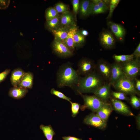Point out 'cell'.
Segmentation results:
<instances>
[{"label":"cell","mask_w":140,"mask_h":140,"mask_svg":"<svg viewBox=\"0 0 140 140\" xmlns=\"http://www.w3.org/2000/svg\"><path fill=\"white\" fill-rule=\"evenodd\" d=\"M60 16L54 7L47 9L45 12V17L46 21L51 20Z\"/></svg>","instance_id":"27"},{"label":"cell","mask_w":140,"mask_h":140,"mask_svg":"<svg viewBox=\"0 0 140 140\" xmlns=\"http://www.w3.org/2000/svg\"><path fill=\"white\" fill-rule=\"evenodd\" d=\"M99 39L100 44L106 49H111L115 47L116 43L115 37L109 30H102L99 34Z\"/></svg>","instance_id":"6"},{"label":"cell","mask_w":140,"mask_h":140,"mask_svg":"<svg viewBox=\"0 0 140 140\" xmlns=\"http://www.w3.org/2000/svg\"><path fill=\"white\" fill-rule=\"evenodd\" d=\"M113 86L116 90L126 95H132L138 93L135 88L134 79L125 75L116 82Z\"/></svg>","instance_id":"3"},{"label":"cell","mask_w":140,"mask_h":140,"mask_svg":"<svg viewBox=\"0 0 140 140\" xmlns=\"http://www.w3.org/2000/svg\"><path fill=\"white\" fill-rule=\"evenodd\" d=\"M72 3L74 13L76 15L79 10V0H73L72 1Z\"/></svg>","instance_id":"36"},{"label":"cell","mask_w":140,"mask_h":140,"mask_svg":"<svg viewBox=\"0 0 140 140\" xmlns=\"http://www.w3.org/2000/svg\"><path fill=\"white\" fill-rule=\"evenodd\" d=\"M69 28L61 27L52 31L54 38L63 42L67 37Z\"/></svg>","instance_id":"21"},{"label":"cell","mask_w":140,"mask_h":140,"mask_svg":"<svg viewBox=\"0 0 140 140\" xmlns=\"http://www.w3.org/2000/svg\"><path fill=\"white\" fill-rule=\"evenodd\" d=\"M107 24L115 37L120 42H122L126 33V31L124 27L120 24L110 21H108Z\"/></svg>","instance_id":"9"},{"label":"cell","mask_w":140,"mask_h":140,"mask_svg":"<svg viewBox=\"0 0 140 140\" xmlns=\"http://www.w3.org/2000/svg\"><path fill=\"white\" fill-rule=\"evenodd\" d=\"M112 95L114 98L117 100H129L126 94L121 92H113Z\"/></svg>","instance_id":"32"},{"label":"cell","mask_w":140,"mask_h":140,"mask_svg":"<svg viewBox=\"0 0 140 140\" xmlns=\"http://www.w3.org/2000/svg\"><path fill=\"white\" fill-rule=\"evenodd\" d=\"M84 123L100 129H104L106 126V122L101 119L96 114H90L87 116L84 120Z\"/></svg>","instance_id":"12"},{"label":"cell","mask_w":140,"mask_h":140,"mask_svg":"<svg viewBox=\"0 0 140 140\" xmlns=\"http://www.w3.org/2000/svg\"><path fill=\"white\" fill-rule=\"evenodd\" d=\"M78 31V28L76 25L70 27L69 30L67 37L63 42L72 52L76 47L74 41L73 37Z\"/></svg>","instance_id":"15"},{"label":"cell","mask_w":140,"mask_h":140,"mask_svg":"<svg viewBox=\"0 0 140 140\" xmlns=\"http://www.w3.org/2000/svg\"><path fill=\"white\" fill-rule=\"evenodd\" d=\"M106 12L101 9L96 4L93 3L91 1L89 8L90 15L98 14L104 13Z\"/></svg>","instance_id":"28"},{"label":"cell","mask_w":140,"mask_h":140,"mask_svg":"<svg viewBox=\"0 0 140 140\" xmlns=\"http://www.w3.org/2000/svg\"><path fill=\"white\" fill-rule=\"evenodd\" d=\"M46 26L47 29L51 31L61 27L60 16L46 21Z\"/></svg>","instance_id":"23"},{"label":"cell","mask_w":140,"mask_h":140,"mask_svg":"<svg viewBox=\"0 0 140 140\" xmlns=\"http://www.w3.org/2000/svg\"><path fill=\"white\" fill-rule=\"evenodd\" d=\"M112 111L111 106L107 103L96 112V114L102 120L106 122Z\"/></svg>","instance_id":"20"},{"label":"cell","mask_w":140,"mask_h":140,"mask_svg":"<svg viewBox=\"0 0 140 140\" xmlns=\"http://www.w3.org/2000/svg\"><path fill=\"white\" fill-rule=\"evenodd\" d=\"M135 87V89L138 93L140 92V80L136 78L134 79Z\"/></svg>","instance_id":"39"},{"label":"cell","mask_w":140,"mask_h":140,"mask_svg":"<svg viewBox=\"0 0 140 140\" xmlns=\"http://www.w3.org/2000/svg\"><path fill=\"white\" fill-rule=\"evenodd\" d=\"M25 72L22 69L18 68L13 70L10 78L12 85L14 87H18Z\"/></svg>","instance_id":"18"},{"label":"cell","mask_w":140,"mask_h":140,"mask_svg":"<svg viewBox=\"0 0 140 140\" xmlns=\"http://www.w3.org/2000/svg\"><path fill=\"white\" fill-rule=\"evenodd\" d=\"M54 8L59 13H62L69 11L68 6L62 3H59L56 4Z\"/></svg>","instance_id":"30"},{"label":"cell","mask_w":140,"mask_h":140,"mask_svg":"<svg viewBox=\"0 0 140 140\" xmlns=\"http://www.w3.org/2000/svg\"><path fill=\"white\" fill-rule=\"evenodd\" d=\"M28 92L27 89L13 87L10 89L8 94L10 97L19 99L24 97Z\"/></svg>","instance_id":"19"},{"label":"cell","mask_w":140,"mask_h":140,"mask_svg":"<svg viewBox=\"0 0 140 140\" xmlns=\"http://www.w3.org/2000/svg\"><path fill=\"white\" fill-rule=\"evenodd\" d=\"M96 69L98 73L104 79L109 80L111 74V64L103 60H100L96 65Z\"/></svg>","instance_id":"10"},{"label":"cell","mask_w":140,"mask_h":140,"mask_svg":"<svg viewBox=\"0 0 140 140\" xmlns=\"http://www.w3.org/2000/svg\"><path fill=\"white\" fill-rule=\"evenodd\" d=\"M80 32L81 34L84 36L85 37L87 36L89 34L88 32L85 30H83Z\"/></svg>","instance_id":"42"},{"label":"cell","mask_w":140,"mask_h":140,"mask_svg":"<svg viewBox=\"0 0 140 140\" xmlns=\"http://www.w3.org/2000/svg\"><path fill=\"white\" fill-rule=\"evenodd\" d=\"M84 101V104L82 109L88 108L93 112H96L107 103L95 96L82 95Z\"/></svg>","instance_id":"5"},{"label":"cell","mask_w":140,"mask_h":140,"mask_svg":"<svg viewBox=\"0 0 140 140\" xmlns=\"http://www.w3.org/2000/svg\"><path fill=\"white\" fill-rule=\"evenodd\" d=\"M96 65L93 60L86 58H82L78 62L76 70L80 75L85 76L95 70Z\"/></svg>","instance_id":"7"},{"label":"cell","mask_w":140,"mask_h":140,"mask_svg":"<svg viewBox=\"0 0 140 140\" xmlns=\"http://www.w3.org/2000/svg\"><path fill=\"white\" fill-rule=\"evenodd\" d=\"M134 58L139 59L140 57V43L137 47L134 52L132 54Z\"/></svg>","instance_id":"38"},{"label":"cell","mask_w":140,"mask_h":140,"mask_svg":"<svg viewBox=\"0 0 140 140\" xmlns=\"http://www.w3.org/2000/svg\"><path fill=\"white\" fill-rule=\"evenodd\" d=\"M91 1L82 0L80 3L79 11L81 15L83 17H87L90 15L89 8Z\"/></svg>","instance_id":"22"},{"label":"cell","mask_w":140,"mask_h":140,"mask_svg":"<svg viewBox=\"0 0 140 140\" xmlns=\"http://www.w3.org/2000/svg\"><path fill=\"white\" fill-rule=\"evenodd\" d=\"M53 52L58 56L62 58L70 57L73 54V52L62 42L54 38L52 45Z\"/></svg>","instance_id":"8"},{"label":"cell","mask_w":140,"mask_h":140,"mask_svg":"<svg viewBox=\"0 0 140 140\" xmlns=\"http://www.w3.org/2000/svg\"><path fill=\"white\" fill-rule=\"evenodd\" d=\"M113 58L115 62L121 64L131 60L134 58L132 54L122 55L114 54Z\"/></svg>","instance_id":"25"},{"label":"cell","mask_w":140,"mask_h":140,"mask_svg":"<svg viewBox=\"0 0 140 140\" xmlns=\"http://www.w3.org/2000/svg\"><path fill=\"white\" fill-rule=\"evenodd\" d=\"M40 127L47 140H53L55 133L51 125H44L42 124Z\"/></svg>","instance_id":"24"},{"label":"cell","mask_w":140,"mask_h":140,"mask_svg":"<svg viewBox=\"0 0 140 140\" xmlns=\"http://www.w3.org/2000/svg\"><path fill=\"white\" fill-rule=\"evenodd\" d=\"M121 64L124 73L127 77L134 80L139 74V59L134 58L131 60Z\"/></svg>","instance_id":"4"},{"label":"cell","mask_w":140,"mask_h":140,"mask_svg":"<svg viewBox=\"0 0 140 140\" xmlns=\"http://www.w3.org/2000/svg\"><path fill=\"white\" fill-rule=\"evenodd\" d=\"M111 101L114 108L116 111L128 116L134 115L127 106L120 100L113 98L111 99Z\"/></svg>","instance_id":"13"},{"label":"cell","mask_w":140,"mask_h":140,"mask_svg":"<svg viewBox=\"0 0 140 140\" xmlns=\"http://www.w3.org/2000/svg\"><path fill=\"white\" fill-rule=\"evenodd\" d=\"M111 85L109 83H104L99 87L94 94L98 98L105 101L110 96Z\"/></svg>","instance_id":"14"},{"label":"cell","mask_w":140,"mask_h":140,"mask_svg":"<svg viewBox=\"0 0 140 140\" xmlns=\"http://www.w3.org/2000/svg\"><path fill=\"white\" fill-rule=\"evenodd\" d=\"M73 40L76 47L82 46L85 41V37L81 33L80 31H78L73 37Z\"/></svg>","instance_id":"26"},{"label":"cell","mask_w":140,"mask_h":140,"mask_svg":"<svg viewBox=\"0 0 140 140\" xmlns=\"http://www.w3.org/2000/svg\"><path fill=\"white\" fill-rule=\"evenodd\" d=\"M60 18L61 27H70L76 25L73 16L69 11L62 13Z\"/></svg>","instance_id":"16"},{"label":"cell","mask_w":140,"mask_h":140,"mask_svg":"<svg viewBox=\"0 0 140 140\" xmlns=\"http://www.w3.org/2000/svg\"><path fill=\"white\" fill-rule=\"evenodd\" d=\"M62 138L64 140H82L81 139L71 136L64 137Z\"/></svg>","instance_id":"40"},{"label":"cell","mask_w":140,"mask_h":140,"mask_svg":"<svg viewBox=\"0 0 140 140\" xmlns=\"http://www.w3.org/2000/svg\"><path fill=\"white\" fill-rule=\"evenodd\" d=\"M91 1L94 3L98 5L101 9L106 12L109 9V6L104 3L103 0H93Z\"/></svg>","instance_id":"35"},{"label":"cell","mask_w":140,"mask_h":140,"mask_svg":"<svg viewBox=\"0 0 140 140\" xmlns=\"http://www.w3.org/2000/svg\"><path fill=\"white\" fill-rule=\"evenodd\" d=\"M130 103L133 106L136 108H138L140 106V99L135 95H131Z\"/></svg>","instance_id":"34"},{"label":"cell","mask_w":140,"mask_h":140,"mask_svg":"<svg viewBox=\"0 0 140 140\" xmlns=\"http://www.w3.org/2000/svg\"><path fill=\"white\" fill-rule=\"evenodd\" d=\"M120 1V0H111L110 1L109 5V12L107 17V19H110L114 11Z\"/></svg>","instance_id":"29"},{"label":"cell","mask_w":140,"mask_h":140,"mask_svg":"<svg viewBox=\"0 0 140 140\" xmlns=\"http://www.w3.org/2000/svg\"><path fill=\"white\" fill-rule=\"evenodd\" d=\"M124 75L121 64L115 62L111 64L109 83L113 86L116 82Z\"/></svg>","instance_id":"11"},{"label":"cell","mask_w":140,"mask_h":140,"mask_svg":"<svg viewBox=\"0 0 140 140\" xmlns=\"http://www.w3.org/2000/svg\"><path fill=\"white\" fill-rule=\"evenodd\" d=\"M51 94L54 95L58 97L66 100L68 101H71V99L65 95L62 92L55 90L54 88L52 89L50 91Z\"/></svg>","instance_id":"31"},{"label":"cell","mask_w":140,"mask_h":140,"mask_svg":"<svg viewBox=\"0 0 140 140\" xmlns=\"http://www.w3.org/2000/svg\"><path fill=\"white\" fill-rule=\"evenodd\" d=\"M69 102L71 104L72 116L73 117H75L76 116L78 113L80 108V105L78 103L73 102L71 101Z\"/></svg>","instance_id":"33"},{"label":"cell","mask_w":140,"mask_h":140,"mask_svg":"<svg viewBox=\"0 0 140 140\" xmlns=\"http://www.w3.org/2000/svg\"><path fill=\"white\" fill-rule=\"evenodd\" d=\"M81 77L77 70L68 62L63 64L59 68L57 73V84L59 88L67 86L73 89Z\"/></svg>","instance_id":"1"},{"label":"cell","mask_w":140,"mask_h":140,"mask_svg":"<svg viewBox=\"0 0 140 140\" xmlns=\"http://www.w3.org/2000/svg\"><path fill=\"white\" fill-rule=\"evenodd\" d=\"M6 1L4 0H0V8L1 9L5 8L7 6Z\"/></svg>","instance_id":"41"},{"label":"cell","mask_w":140,"mask_h":140,"mask_svg":"<svg viewBox=\"0 0 140 140\" xmlns=\"http://www.w3.org/2000/svg\"><path fill=\"white\" fill-rule=\"evenodd\" d=\"M104 83L103 79L95 70L91 73L81 77L73 89L80 94L82 93H94Z\"/></svg>","instance_id":"2"},{"label":"cell","mask_w":140,"mask_h":140,"mask_svg":"<svg viewBox=\"0 0 140 140\" xmlns=\"http://www.w3.org/2000/svg\"><path fill=\"white\" fill-rule=\"evenodd\" d=\"M33 82V75L30 72L25 73L18 87L25 89H31Z\"/></svg>","instance_id":"17"},{"label":"cell","mask_w":140,"mask_h":140,"mask_svg":"<svg viewBox=\"0 0 140 140\" xmlns=\"http://www.w3.org/2000/svg\"><path fill=\"white\" fill-rule=\"evenodd\" d=\"M10 71V69H6L0 73V83L5 80Z\"/></svg>","instance_id":"37"}]
</instances>
